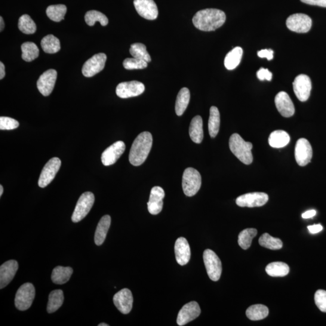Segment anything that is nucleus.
I'll return each instance as SVG.
<instances>
[{
  "mask_svg": "<svg viewBox=\"0 0 326 326\" xmlns=\"http://www.w3.org/2000/svg\"><path fill=\"white\" fill-rule=\"evenodd\" d=\"M275 104L277 109L283 117L291 118L294 115V104L286 92L281 91L276 95Z\"/></svg>",
  "mask_w": 326,
  "mask_h": 326,
  "instance_id": "obj_20",
  "label": "nucleus"
},
{
  "mask_svg": "<svg viewBox=\"0 0 326 326\" xmlns=\"http://www.w3.org/2000/svg\"><path fill=\"white\" fill-rule=\"evenodd\" d=\"M203 259L209 278L211 281H219L222 274V263L216 253L211 250H205Z\"/></svg>",
  "mask_w": 326,
  "mask_h": 326,
  "instance_id": "obj_7",
  "label": "nucleus"
},
{
  "mask_svg": "<svg viewBox=\"0 0 326 326\" xmlns=\"http://www.w3.org/2000/svg\"><path fill=\"white\" fill-rule=\"evenodd\" d=\"M190 98V91L188 88H183L178 93L176 103H175V112L178 116H182L185 112L189 103Z\"/></svg>",
  "mask_w": 326,
  "mask_h": 326,
  "instance_id": "obj_29",
  "label": "nucleus"
},
{
  "mask_svg": "<svg viewBox=\"0 0 326 326\" xmlns=\"http://www.w3.org/2000/svg\"><path fill=\"white\" fill-rule=\"evenodd\" d=\"M201 176L198 171L192 168H187L183 175L182 186L184 194L189 197L195 195L201 188Z\"/></svg>",
  "mask_w": 326,
  "mask_h": 326,
  "instance_id": "obj_4",
  "label": "nucleus"
},
{
  "mask_svg": "<svg viewBox=\"0 0 326 326\" xmlns=\"http://www.w3.org/2000/svg\"><path fill=\"white\" fill-rule=\"evenodd\" d=\"M111 223H112V219H111L110 216L104 215L98 223L94 236L95 244L97 246L103 244L110 229Z\"/></svg>",
  "mask_w": 326,
  "mask_h": 326,
  "instance_id": "obj_24",
  "label": "nucleus"
},
{
  "mask_svg": "<svg viewBox=\"0 0 326 326\" xmlns=\"http://www.w3.org/2000/svg\"><path fill=\"white\" fill-rule=\"evenodd\" d=\"M189 135L193 142L201 143L204 138L203 122L201 116H196L192 120L189 127Z\"/></svg>",
  "mask_w": 326,
  "mask_h": 326,
  "instance_id": "obj_25",
  "label": "nucleus"
},
{
  "mask_svg": "<svg viewBox=\"0 0 326 326\" xmlns=\"http://www.w3.org/2000/svg\"><path fill=\"white\" fill-rule=\"evenodd\" d=\"M145 87L143 83L137 81L122 82L116 88V94L122 98L140 96L144 93Z\"/></svg>",
  "mask_w": 326,
  "mask_h": 326,
  "instance_id": "obj_11",
  "label": "nucleus"
},
{
  "mask_svg": "<svg viewBox=\"0 0 326 326\" xmlns=\"http://www.w3.org/2000/svg\"><path fill=\"white\" fill-rule=\"evenodd\" d=\"M266 272L271 277H285L290 272V267L287 263L277 261L267 264Z\"/></svg>",
  "mask_w": 326,
  "mask_h": 326,
  "instance_id": "obj_34",
  "label": "nucleus"
},
{
  "mask_svg": "<svg viewBox=\"0 0 326 326\" xmlns=\"http://www.w3.org/2000/svg\"><path fill=\"white\" fill-rule=\"evenodd\" d=\"M165 196L164 190L161 187H153L150 192L149 200L147 202V208L150 214H158L162 210L163 199Z\"/></svg>",
  "mask_w": 326,
  "mask_h": 326,
  "instance_id": "obj_21",
  "label": "nucleus"
},
{
  "mask_svg": "<svg viewBox=\"0 0 326 326\" xmlns=\"http://www.w3.org/2000/svg\"><path fill=\"white\" fill-rule=\"evenodd\" d=\"M229 146L231 151L244 164L249 165L253 162V144L245 141L238 134H233L230 137Z\"/></svg>",
  "mask_w": 326,
  "mask_h": 326,
  "instance_id": "obj_3",
  "label": "nucleus"
},
{
  "mask_svg": "<svg viewBox=\"0 0 326 326\" xmlns=\"http://www.w3.org/2000/svg\"><path fill=\"white\" fill-rule=\"evenodd\" d=\"M57 79V72L53 69L46 71L39 77L37 87L44 96H48L53 91Z\"/></svg>",
  "mask_w": 326,
  "mask_h": 326,
  "instance_id": "obj_18",
  "label": "nucleus"
},
{
  "mask_svg": "<svg viewBox=\"0 0 326 326\" xmlns=\"http://www.w3.org/2000/svg\"><path fill=\"white\" fill-rule=\"evenodd\" d=\"M42 50L47 53H56L61 49L59 39L53 35H48L44 37L41 42Z\"/></svg>",
  "mask_w": 326,
  "mask_h": 326,
  "instance_id": "obj_33",
  "label": "nucleus"
},
{
  "mask_svg": "<svg viewBox=\"0 0 326 326\" xmlns=\"http://www.w3.org/2000/svg\"><path fill=\"white\" fill-rule=\"evenodd\" d=\"M126 149L124 141H118L104 150L101 154V160L103 165L108 166L115 164L124 153Z\"/></svg>",
  "mask_w": 326,
  "mask_h": 326,
  "instance_id": "obj_15",
  "label": "nucleus"
},
{
  "mask_svg": "<svg viewBox=\"0 0 326 326\" xmlns=\"http://www.w3.org/2000/svg\"><path fill=\"white\" fill-rule=\"evenodd\" d=\"M315 214L316 211L315 210H309L302 214V218H304V219H309V218L315 216Z\"/></svg>",
  "mask_w": 326,
  "mask_h": 326,
  "instance_id": "obj_49",
  "label": "nucleus"
},
{
  "mask_svg": "<svg viewBox=\"0 0 326 326\" xmlns=\"http://www.w3.org/2000/svg\"><path fill=\"white\" fill-rule=\"evenodd\" d=\"M309 232L312 234H316L321 232L323 227L320 224H315V225L309 226L307 227Z\"/></svg>",
  "mask_w": 326,
  "mask_h": 326,
  "instance_id": "obj_48",
  "label": "nucleus"
},
{
  "mask_svg": "<svg viewBox=\"0 0 326 326\" xmlns=\"http://www.w3.org/2000/svg\"><path fill=\"white\" fill-rule=\"evenodd\" d=\"M18 28L20 31L27 35L35 33L36 31V25L31 17L28 15H23L18 21Z\"/></svg>",
  "mask_w": 326,
  "mask_h": 326,
  "instance_id": "obj_41",
  "label": "nucleus"
},
{
  "mask_svg": "<svg viewBox=\"0 0 326 326\" xmlns=\"http://www.w3.org/2000/svg\"><path fill=\"white\" fill-rule=\"evenodd\" d=\"M5 75V67L4 64L1 62L0 63V79L4 78Z\"/></svg>",
  "mask_w": 326,
  "mask_h": 326,
  "instance_id": "obj_50",
  "label": "nucleus"
},
{
  "mask_svg": "<svg viewBox=\"0 0 326 326\" xmlns=\"http://www.w3.org/2000/svg\"><path fill=\"white\" fill-rule=\"evenodd\" d=\"M287 26L291 31L304 33L311 29L312 21L308 15L304 14H295L291 15L287 20Z\"/></svg>",
  "mask_w": 326,
  "mask_h": 326,
  "instance_id": "obj_8",
  "label": "nucleus"
},
{
  "mask_svg": "<svg viewBox=\"0 0 326 326\" xmlns=\"http://www.w3.org/2000/svg\"><path fill=\"white\" fill-rule=\"evenodd\" d=\"M226 14L217 9L199 11L193 18V25L201 31L211 32L220 28L225 23Z\"/></svg>",
  "mask_w": 326,
  "mask_h": 326,
  "instance_id": "obj_1",
  "label": "nucleus"
},
{
  "mask_svg": "<svg viewBox=\"0 0 326 326\" xmlns=\"http://www.w3.org/2000/svg\"><path fill=\"white\" fill-rule=\"evenodd\" d=\"M313 152L311 145L306 138H300L295 148V157L297 164L305 166L311 161Z\"/></svg>",
  "mask_w": 326,
  "mask_h": 326,
  "instance_id": "obj_13",
  "label": "nucleus"
},
{
  "mask_svg": "<svg viewBox=\"0 0 326 326\" xmlns=\"http://www.w3.org/2000/svg\"><path fill=\"white\" fill-rule=\"evenodd\" d=\"M300 1L307 5L326 8V0H300Z\"/></svg>",
  "mask_w": 326,
  "mask_h": 326,
  "instance_id": "obj_47",
  "label": "nucleus"
},
{
  "mask_svg": "<svg viewBox=\"0 0 326 326\" xmlns=\"http://www.w3.org/2000/svg\"><path fill=\"white\" fill-rule=\"evenodd\" d=\"M259 242L261 247L269 250H280L283 247V243L281 239L274 238L267 233H264L261 236Z\"/></svg>",
  "mask_w": 326,
  "mask_h": 326,
  "instance_id": "obj_38",
  "label": "nucleus"
},
{
  "mask_svg": "<svg viewBox=\"0 0 326 326\" xmlns=\"http://www.w3.org/2000/svg\"><path fill=\"white\" fill-rule=\"evenodd\" d=\"M85 20L86 23L90 26H94L97 21L99 22L102 26H105L108 24V19L106 15L97 11L87 12L85 15Z\"/></svg>",
  "mask_w": 326,
  "mask_h": 326,
  "instance_id": "obj_40",
  "label": "nucleus"
},
{
  "mask_svg": "<svg viewBox=\"0 0 326 326\" xmlns=\"http://www.w3.org/2000/svg\"><path fill=\"white\" fill-rule=\"evenodd\" d=\"M268 199V195L265 193L254 192L239 196L236 202L241 207H258L266 204Z\"/></svg>",
  "mask_w": 326,
  "mask_h": 326,
  "instance_id": "obj_10",
  "label": "nucleus"
},
{
  "mask_svg": "<svg viewBox=\"0 0 326 326\" xmlns=\"http://www.w3.org/2000/svg\"><path fill=\"white\" fill-rule=\"evenodd\" d=\"M257 76L258 79H260V81L267 80V81H270L273 78V74L271 72H269L268 69L261 68V69L257 72Z\"/></svg>",
  "mask_w": 326,
  "mask_h": 326,
  "instance_id": "obj_45",
  "label": "nucleus"
},
{
  "mask_svg": "<svg viewBox=\"0 0 326 326\" xmlns=\"http://www.w3.org/2000/svg\"><path fill=\"white\" fill-rule=\"evenodd\" d=\"M18 269V263L16 260H9L2 264L0 267V288H4L10 284Z\"/></svg>",
  "mask_w": 326,
  "mask_h": 326,
  "instance_id": "obj_22",
  "label": "nucleus"
},
{
  "mask_svg": "<svg viewBox=\"0 0 326 326\" xmlns=\"http://www.w3.org/2000/svg\"><path fill=\"white\" fill-rule=\"evenodd\" d=\"M19 122L16 120L8 118V117H1L0 118V130H12L19 127Z\"/></svg>",
  "mask_w": 326,
  "mask_h": 326,
  "instance_id": "obj_43",
  "label": "nucleus"
},
{
  "mask_svg": "<svg viewBox=\"0 0 326 326\" xmlns=\"http://www.w3.org/2000/svg\"><path fill=\"white\" fill-rule=\"evenodd\" d=\"M22 58L26 62H32L39 57V50L35 43L26 42L21 45Z\"/></svg>",
  "mask_w": 326,
  "mask_h": 326,
  "instance_id": "obj_35",
  "label": "nucleus"
},
{
  "mask_svg": "<svg viewBox=\"0 0 326 326\" xmlns=\"http://www.w3.org/2000/svg\"><path fill=\"white\" fill-rule=\"evenodd\" d=\"M201 312L199 304L196 301H191L185 304L178 313L177 324L182 326L189 323L198 318Z\"/></svg>",
  "mask_w": 326,
  "mask_h": 326,
  "instance_id": "obj_16",
  "label": "nucleus"
},
{
  "mask_svg": "<svg viewBox=\"0 0 326 326\" xmlns=\"http://www.w3.org/2000/svg\"><path fill=\"white\" fill-rule=\"evenodd\" d=\"M3 190H3V186H2V185H1V186H0V196H2V195H3Z\"/></svg>",
  "mask_w": 326,
  "mask_h": 326,
  "instance_id": "obj_52",
  "label": "nucleus"
},
{
  "mask_svg": "<svg viewBox=\"0 0 326 326\" xmlns=\"http://www.w3.org/2000/svg\"><path fill=\"white\" fill-rule=\"evenodd\" d=\"M258 57L260 58H266L268 61L272 60L274 58V51L270 49H264L257 52Z\"/></svg>",
  "mask_w": 326,
  "mask_h": 326,
  "instance_id": "obj_46",
  "label": "nucleus"
},
{
  "mask_svg": "<svg viewBox=\"0 0 326 326\" xmlns=\"http://www.w3.org/2000/svg\"><path fill=\"white\" fill-rule=\"evenodd\" d=\"M73 273V269L71 267L57 266L52 272V281L57 285L65 284L69 281Z\"/></svg>",
  "mask_w": 326,
  "mask_h": 326,
  "instance_id": "obj_27",
  "label": "nucleus"
},
{
  "mask_svg": "<svg viewBox=\"0 0 326 326\" xmlns=\"http://www.w3.org/2000/svg\"><path fill=\"white\" fill-rule=\"evenodd\" d=\"M147 64L148 63L146 61L133 58H127L123 63V65H124L125 69L131 70L146 69L147 67Z\"/></svg>",
  "mask_w": 326,
  "mask_h": 326,
  "instance_id": "obj_42",
  "label": "nucleus"
},
{
  "mask_svg": "<svg viewBox=\"0 0 326 326\" xmlns=\"http://www.w3.org/2000/svg\"><path fill=\"white\" fill-rule=\"evenodd\" d=\"M95 197L93 193L87 192L83 193L77 202L72 216L73 223H79L87 216L94 205Z\"/></svg>",
  "mask_w": 326,
  "mask_h": 326,
  "instance_id": "obj_5",
  "label": "nucleus"
},
{
  "mask_svg": "<svg viewBox=\"0 0 326 326\" xmlns=\"http://www.w3.org/2000/svg\"><path fill=\"white\" fill-rule=\"evenodd\" d=\"M130 52L132 56L136 59L146 61L147 63L151 61V58L146 50V45L141 43L132 44Z\"/></svg>",
  "mask_w": 326,
  "mask_h": 326,
  "instance_id": "obj_39",
  "label": "nucleus"
},
{
  "mask_svg": "<svg viewBox=\"0 0 326 326\" xmlns=\"http://www.w3.org/2000/svg\"><path fill=\"white\" fill-rule=\"evenodd\" d=\"M152 135L149 132H141L134 141L129 160L132 165L140 166L146 161L152 146Z\"/></svg>",
  "mask_w": 326,
  "mask_h": 326,
  "instance_id": "obj_2",
  "label": "nucleus"
},
{
  "mask_svg": "<svg viewBox=\"0 0 326 326\" xmlns=\"http://www.w3.org/2000/svg\"><path fill=\"white\" fill-rule=\"evenodd\" d=\"M106 55L100 53L94 55L90 59L86 61L82 67V74L87 78H91L102 71L105 65Z\"/></svg>",
  "mask_w": 326,
  "mask_h": 326,
  "instance_id": "obj_12",
  "label": "nucleus"
},
{
  "mask_svg": "<svg viewBox=\"0 0 326 326\" xmlns=\"http://www.w3.org/2000/svg\"><path fill=\"white\" fill-rule=\"evenodd\" d=\"M133 296L131 291L125 288L118 292L113 297L114 303L118 309L124 314L131 312L133 305Z\"/></svg>",
  "mask_w": 326,
  "mask_h": 326,
  "instance_id": "obj_19",
  "label": "nucleus"
},
{
  "mask_svg": "<svg viewBox=\"0 0 326 326\" xmlns=\"http://www.w3.org/2000/svg\"><path fill=\"white\" fill-rule=\"evenodd\" d=\"M98 326H109L108 324H107L106 323H100L98 325Z\"/></svg>",
  "mask_w": 326,
  "mask_h": 326,
  "instance_id": "obj_53",
  "label": "nucleus"
},
{
  "mask_svg": "<svg viewBox=\"0 0 326 326\" xmlns=\"http://www.w3.org/2000/svg\"><path fill=\"white\" fill-rule=\"evenodd\" d=\"M0 24H1V26H0L1 27H0V31L2 32L5 27V23L2 17H0Z\"/></svg>",
  "mask_w": 326,
  "mask_h": 326,
  "instance_id": "obj_51",
  "label": "nucleus"
},
{
  "mask_svg": "<svg viewBox=\"0 0 326 326\" xmlns=\"http://www.w3.org/2000/svg\"><path fill=\"white\" fill-rule=\"evenodd\" d=\"M67 12V7L64 5L48 6L46 14L49 18L55 22H60L64 19Z\"/></svg>",
  "mask_w": 326,
  "mask_h": 326,
  "instance_id": "obj_36",
  "label": "nucleus"
},
{
  "mask_svg": "<svg viewBox=\"0 0 326 326\" xmlns=\"http://www.w3.org/2000/svg\"><path fill=\"white\" fill-rule=\"evenodd\" d=\"M61 161L59 158H52L49 160L42 169L38 180V186L41 188L47 187L60 171Z\"/></svg>",
  "mask_w": 326,
  "mask_h": 326,
  "instance_id": "obj_9",
  "label": "nucleus"
},
{
  "mask_svg": "<svg viewBox=\"0 0 326 326\" xmlns=\"http://www.w3.org/2000/svg\"><path fill=\"white\" fill-rule=\"evenodd\" d=\"M269 309L263 304H254L249 307L246 311L247 317L252 321H259L267 317Z\"/></svg>",
  "mask_w": 326,
  "mask_h": 326,
  "instance_id": "obj_31",
  "label": "nucleus"
},
{
  "mask_svg": "<svg viewBox=\"0 0 326 326\" xmlns=\"http://www.w3.org/2000/svg\"><path fill=\"white\" fill-rule=\"evenodd\" d=\"M257 230L255 229H247L242 231L238 237V244L244 250L251 247L252 241L256 236Z\"/></svg>",
  "mask_w": 326,
  "mask_h": 326,
  "instance_id": "obj_37",
  "label": "nucleus"
},
{
  "mask_svg": "<svg viewBox=\"0 0 326 326\" xmlns=\"http://www.w3.org/2000/svg\"><path fill=\"white\" fill-rule=\"evenodd\" d=\"M35 297V289L30 283L23 284L18 289L15 296V304L17 309L26 310L32 306Z\"/></svg>",
  "mask_w": 326,
  "mask_h": 326,
  "instance_id": "obj_6",
  "label": "nucleus"
},
{
  "mask_svg": "<svg viewBox=\"0 0 326 326\" xmlns=\"http://www.w3.org/2000/svg\"><path fill=\"white\" fill-rule=\"evenodd\" d=\"M220 113L218 107L211 106L208 120V131L211 138L217 136L220 128Z\"/></svg>",
  "mask_w": 326,
  "mask_h": 326,
  "instance_id": "obj_30",
  "label": "nucleus"
},
{
  "mask_svg": "<svg viewBox=\"0 0 326 326\" xmlns=\"http://www.w3.org/2000/svg\"><path fill=\"white\" fill-rule=\"evenodd\" d=\"M290 137L287 132L275 131L270 134L268 139L269 145L274 148H282L290 143Z\"/></svg>",
  "mask_w": 326,
  "mask_h": 326,
  "instance_id": "obj_26",
  "label": "nucleus"
},
{
  "mask_svg": "<svg viewBox=\"0 0 326 326\" xmlns=\"http://www.w3.org/2000/svg\"><path fill=\"white\" fill-rule=\"evenodd\" d=\"M315 302L318 308L322 312H326V291L319 290L315 294Z\"/></svg>",
  "mask_w": 326,
  "mask_h": 326,
  "instance_id": "obj_44",
  "label": "nucleus"
},
{
  "mask_svg": "<svg viewBox=\"0 0 326 326\" xmlns=\"http://www.w3.org/2000/svg\"><path fill=\"white\" fill-rule=\"evenodd\" d=\"M293 89L298 99L306 101L309 98L312 90L311 80L306 75H298L293 82Z\"/></svg>",
  "mask_w": 326,
  "mask_h": 326,
  "instance_id": "obj_14",
  "label": "nucleus"
},
{
  "mask_svg": "<svg viewBox=\"0 0 326 326\" xmlns=\"http://www.w3.org/2000/svg\"><path fill=\"white\" fill-rule=\"evenodd\" d=\"M175 253L177 262L180 265H185L189 262L191 251L186 239L181 237L177 240L175 245Z\"/></svg>",
  "mask_w": 326,
  "mask_h": 326,
  "instance_id": "obj_23",
  "label": "nucleus"
},
{
  "mask_svg": "<svg viewBox=\"0 0 326 326\" xmlns=\"http://www.w3.org/2000/svg\"><path fill=\"white\" fill-rule=\"evenodd\" d=\"M64 296L62 290H57L51 291L49 295L47 310L49 313L56 312L62 306Z\"/></svg>",
  "mask_w": 326,
  "mask_h": 326,
  "instance_id": "obj_32",
  "label": "nucleus"
},
{
  "mask_svg": "<svg viewBox=\"0 0 326 326\" xmlns=\"http://www.w3.org/2000/svg\"><path fill=\"white\" fill-rule=\"evenodd\" d=\"M134 5L137 13L141 17L148 20L157 18L158 8L153 0H134Z\"/></svg>",
  "mask_w": 326,
  "mask_h": 326,
  "instance_id": "obj_17",
  "label": "nucleus"
},
{
  "mask_svg": "<svg viewBox=\"0 0 326 326\" xmlns=\"http://www.w3.org/2000/svg\"><path fill=\"white\" fill-rule=\"evenodd\" d=\"M243 50L241 47H236L226 55L224 60V65L227 70H233L241 63Z\"/></svg>",
  "mask_w": 326,
  "mask_h": 326,
  "instance_id": "obj_28",
  "label": "nucleus"
}]
</instances>
